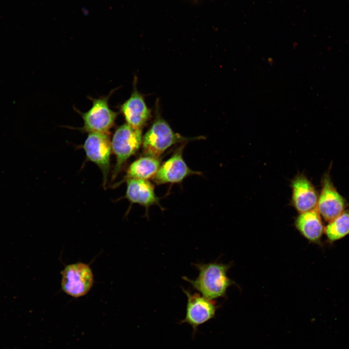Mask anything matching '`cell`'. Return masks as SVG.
I'll return each instance as SVG.
<instances>
[{
  "mask_svg": "<svg viewBox=\"0 0 349 349\" xmlns=\"http://www.w3.org/2000/svg\"><path fill=\"white\" fill-rule=\"evenodd\" d=\"M194 266L198 270L197 277L192 280L183 276L193 288L206 298L213 300L224 297L233 281L227 276L230 268L228 264L217 262L196 263Z\"/></svg>",
  "mask_w": 349,
  "mask_h": 349,
  "instance_id": "1",
  "label": "cell"
},
{
  "mask_svg": "<svg viewBox=\"0 0 349 349\" xmlns=\"http://www.w3.org/2000/svg\"><path fill=\"white\" fill-rule=\"evenodd\" d=\"M189 140L190 138L174 132L169 124L158 114L143 137V150L145 155L159 158L172 146Z\"/></svg>",
  "mask_w": 349,
  "mask_h": 349,
  "instance_id": "2",
  "label": "cell"
},
{
  "mask_svg": "<svg viewBox=\"0 0 349 349\" xmlns=\"http://www.w3.org/2000/svg\"><path fill=\"white\" fill-rule=\"evenodd\" d=\"M142 141L141 129H135L127 124L116 128L111 141L116 159L112 179L115 178L126 162L138 151Z\"/></svg>",
  "mask_w": 349,
  "mask_h": 349,
  "instance_id": "3",
  "label": "cell"
},
{
  "mask_svg": "<svg viewBox=\"0 0 349 349\" xmlns=\"http://www.w3.org/2000/svg\"><path fill=\"white\" fill-rule=\"evenodd\" d=\"M114 91L107 96L96 98L89 97L92 105L88 111L82 112L76 110L83 121V127L80 128L82 131L109 134L118 115L117 112L110 108L109 104V99Z\"/></svg>",
  "mask_w": 349,
  "mask_h": 349,
  "instance_id": "4",
  "label": "cell"
},
{
  "mask_svg": "<svg viewBox=\"0 0 349 349\" xmlns=\"http://www.w3.org/2000/svg\"><path fill=\"white\" fill-rule=\"evenodd\" d=\"M182 289L187 297V302L185 317L180 323L190 325L194 337L200 326L214 317L218 307L212 300L197 293H191L183 287Z\"/></svg>",
  "mask_w": 349,
  "mask_h": 349,
  "instance_id": "5",
  "label": "cell"
},
{
  "mask_svg": "<svg viewBox=\"0 0 349 349\" xmlns=\"http://www.w3.org/2000/svg\"><path fill=\"white\" fill-rule=\"evenodd\" d=\"M61 287L67 295L82 297L89 291L94 283V276L90 266L79 262L67 265L61 272Z\"/></svg>",
  "mask_w": 349,
  "mask_h": 349,
  "instance_id": "6",
  "label": "cell"
},
{
  "mask_svg": "<svg viewBox=\"0 0 349 349\" xmlns=\"http://www.w3.org/2000/svg\"><path fill=\"white\" fill-rule=\"evenodd\" d=\"M82 148L87 159L95 164L101 170L103 174V185L105 186L110 168L112 151L109 134L89 133Z\"/></svg>",
  "mask_w": 349,
  "mask_h": 349,
  "instance_id": "7",
  "label": "cell"
},
{
  "mask_svg": "<svg viewBox=\"0 0 349 349\" xmlns=\"http://www.w3.org/2000/svg\"><path fill=\"white\" fill-rule=\"evenodd\" d=\"M184 146V144H182L170 158L160 165L153 177L156 184L179 183L191 175L201 174L200 172L191 170L185 161L183 157Z\"/></svg>",
  "mask_w": 349,
  "mask_h": 349,
  "instance_id": "8",
  "label": "cell"
},
{
  "mask_svg": "<svg viewBox=\"0 0 349 349\" xmlns=\"http://www.w3.org/2000/svg\"><path fill=\"white\" fill-rule=\"evenodd\" d=\"M345 206L344 198L333 186L329 175H325L317 205L319 214L329 222L341 214Z\"/></svg>",
  "mask_w": 349,
  "mask_h": 349,
  "instance_id": "9",
  "label": "cell"
},
{
  "mask_svg": "<svg viewBox=\"0 0 349 349\" xmlns=\"http://www.w3.org/2000/svg\"><path fill=\"white\" fill-rule=\"evenodd\" d=\"M136 81H134L131 95L120 105V111L127 124L135 129L142 130L151 117V111L143 95L138 91Z\"/></svg>",
  "mask_w": 349,
  "mask_h": 349,
  "instance_id": "10",
  "label": "cell"
},
{
  "mask_svg": "<svg viewBox=\"0 0 349 349\" xmlns=\"http://www.w3.org/2000/svg\"><path fill=\"white\" fill-rule=\"evenodd\" d=\"M292 202L300 213L317 207L318 196L311 182L303 175L297 176L292 181Z\"/></svg>",
  "mask_w": 349,
  "mask_h": 349,
  "instance_id": "11",
  "label": "cell"
},
{
  "mask_svg": "<svg viewBox=\"0 0 349 349\" xmlns=\"http://www.w3.org/2000/svg\"><path fill=\"white\" fill-rule=\"evenodd\" d=\"M126 198L132 204H138L145 208L146 214L153 205H158L161 209L159 200L155 192L154 185L148 180L129 179L126 180Z\"/></svg>",
  "mask_w": 349,
  "mask_h": 349,
  "instance_id": "12",
  "label": "cell"
},
{
  "mask_svg": "<svg viewBox=\"0 0 349 349\" xmlns=\"http://www.w3.org/2000/svg\"><path fill=\"white\" fill-rule=\"evenodd\" d=\"M295 226L300 234L309 242L316 244L320 242L325 228L317 207L300 213L295 219Z\"/></svg>",
  "mask_w": 349,
  "mask_h": 349,
  "instance_id": "13",
  "label": "cell"
},
{
  "mask_svg": "<svg viewBox=\"0 0 349 349\" xmlns=\"http://www.w3.org/2000/svg\"><path fill=\"white\" fill-rule=\"evenodd\" d=\"M161 165L160 159L150 156L145 155L132 162L128 166L125 178L148 180L153 178Z\"/></svg>",
  "mask_w": 349,
  "mask_h": 349,
  "instance_id": "14",
  "label": "cell"
},
{
  "mask_svg": "<svg viewBox=\"0 0 349 349\" xmlns=\"http://www.w3.org/2000/svg\"><path fill=\"white\" fill-rule=\"evenodd\" d=\"M328 240L333 242L349 234V210L344 211L337 217L329 222L325 228Z\"/></svg>",
  "mask_w": 349,
  "mask_h": 349,
  "instance_id": "15",
  "label": "cell"
}]
</instances>
